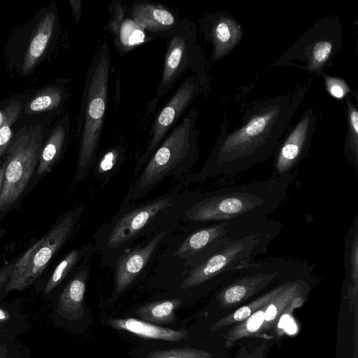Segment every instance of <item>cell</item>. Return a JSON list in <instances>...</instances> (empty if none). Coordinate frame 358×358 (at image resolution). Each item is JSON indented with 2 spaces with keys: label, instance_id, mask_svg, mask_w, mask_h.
I'll return each instance as SVG.
<instances>
[{
  "label": "cell",
  "instance_id": "36",
  "mask_svg": "<svg viewBox=\"0 0 358 358\" xmlns=\"http://www.w3.org/2000/svg\"><path fill=\"white\" fill-rule=\"evenodd\" d=\"M5 230L3 229H0V239L1 238V237L4 235L5 234Z\"/></svg>",
  "mask_w": 358,
  "mask_h": 358
},
{
  "label": "cell",
  "instance_id": "8",
  "mask_svg": "<svg viewBox=\"0 0 358 358\" xmlns=\"http://www.w3.org/2000/svg\"><path fill=\"white\" fill-rule=\"evenodd\" d=\"M162 37L168 38L169 41L157 95H166L182 75L190 71L198 78L203 94L206 97L210 90V65L198 43L196 23L187 18L180 19Z\"/></svg>",
  "mask_w": 358,
  "mask_h": 358
},
{
  "label": "cell",
  "instance_id": "30",
  "mask_svg": "<svg viewBox=\"0 0 358 358\" xmlns=\"http://www.w3.org/2000/svg\"><path fill=\"white\" fill-rule=\"evenodd\" d=\"M211 352L192 348H180L157 350L148 355V358H213Z\"/></svg>",
  "mask_w": 358,
  "mask_h": 358
},
{
  "label": "cell",
  "instance_id": "11",
  "mask_svg": "<svg viewBox=\"0 0 358 358\" xmlns=\"http://www.w3.org/2000/svg\"><path fill=\"white\" fill-rule=\"evenodd\" d=\"M43 143L39 124L24 126L14 133L3 157L6 167L0 192V217L16 205L36 173Z\"/></svg>",
  "mask_w": 358,
  "mask_h": 358
},
{
  "label": "cell",
  "instance_id": "14",
  "mask_svg": "<svg viewBox=\"0 0 358 358\" xmlns=\"http://www.w3.org/2000/svg\"><path fill=\"white\" fill-rule=\"evenodd\" d=\"M198 23L205 42L212 44L209 60L212 63L226 57L242 40L241 24L226 11L206 15Z\"/></svg>",
  "mask_w": 358,
  "mask_h": 358
},
{
  "label": "cell",
  "instance_id": "17",
  "mask_svg": "<svg viewBox=\"0 0 358 358\" xmlns=\"http://www.w3.org/2000/svg\"><path fill=\"white\" fill-rule=\"evenodd\" d=\"M130 18L145 32L155 38L173 28L180 21L164 6L148 1H134L129 8Z\"/></svg>",
  "mask_w": 358,
  "mask_h": 358
},
{
  "label": "cell",
  "instance_id": "27",
  "mask_svg": "<svg viewBox=\"0 0 358 358\" xmlns=\"http://www.w3.org/2000/svg\"><path fill=\"white\" fill-rule=\"evenodd\" d=\"M115 44L121 55L137 45L154 38L147 36L145 31L139 27L131 18L122 21L111 31Z\"/></svg>",
  "mask_w": 358,
  "mask_h": 358
},
{
  "label": "cell",
  "instance_id": "25",
  "mask_svg": "<svg viewBox=\"0 0 358 358\" xmlns=\"http://www.w3.org/2000/svg\"><path fill=\"white\" fill-rule=\"evenodd\" d=\"M28 321L17 306L0 301V341H16L28 328Z\"/></svg>",
  "mask_w": 358,
  "mask_h": 358
},
{
  "label": "cell",
  "instance_id": "23",
  "mask_svg": "<svg viewBox=\"0 0 358 358\" xmlns=\"http://www.w3.org/2000/svg\"><path fill=\"white\" fill-rule=\"evenodd\" d=\"M27 96L17 94L3 106L0 119V161L4 157L13 139V125L21 115Z\"/></svg>",
  "mask_w": 358,
  "mask_h": 358
},
{
  "label": "cell",
  "instance_id": "2",
  "mask_svg": "<svg viewBox=\"0 0 358 358\" xmlns=\"http://www.w3.org/2000/svg\"><path fill=\"white\" fill-rule=\"evenodd\" d=\"M294 175L271 177L248 184L195 193L185 208V221L194 225L240 217H267L285 201Z\"/></svg>",
  "mask_w": 358,
  "mask_h": 358
},
{
  "label": "cell",
  "instance_id": "9",
  "mask_svg": "<svg viewBox=\"0 0 358 358\" xmlns=\"http://www.w3.org/2000/svg\"><path fill=\"white\" fill-rule=\"evenodd\" d=\"M310 268L306 262L289 259L256 261L228 280L215 299L221 308H232L273 285L310 274Z\"/></svg>",
  "mask_w": 358,
  "mask_h": 358
},
{
  "label": "cell",
  "instance_id": "15",
  "mask_svg": "<svg viewBox=\"0 0 358 358\" xmlns=\"http://www.w3.org/2000/svg\"><path fill=\"white\" fill-rule=\"evenodd\" d=\"M169 229H159L145 243L122 254L115 262L114 287L112 299L120 296L134 282L147 266Z\"/></svg>",
  "mask_w": 358,
  "mask_h": 358
},
{
  "label": "cell",
  "instance_id": "21",
  "mask_svg": "<svg viewBox=\"0 0 358 358\" xmlns=\"http://www.w3.org/2000/svg\"><path fill=\"white\" fill-rule=\"evenodd\" d=\"M295 279L287 280L278 283L252 301L241 306L235 311L218 320L211 327H210L209 329L212 331H215L229 325L234 324H236L245 320L257 310L277 297Z\"/></svg>",
  "mask_w": 358,
  "mask_h": 358
},
{
  "label": "cell",
  "instance_id": "26",
  "mask_svg": "<svg viewBox=\"0 0 358 358\" xmlns=\"http://www.w3.org/2000/svg\"><path fill=\"white\" fill-rule=\"evenodd\" d=\"M345 280L358 287V215L354 217L349 227L344 241Z\"/></svg>",
  "mask_w": 358,
  "mask_h": 358
},
{
  "label": "cell",
  "instance_id": "24",
  "mask_svg": "<svg viewBox=\"0 0 358 358\" xmlns=\"http://www.w3.org/2000/svg\"><path fill=\"white\" fill-rule=\"evenodd\" d=\"M182 303L180 299L152 301L140 307L136 315L140 320L159 326L171 324L176 321V310Z\"/></svg>",
  "mask_w": 358,
  "mask_h": 358
},
{
  "label": "cell",
  "instance_id": "31",
  "mask_svg": "<svg viewBox=\"0 0 358 358\" xmlns=\"http://www.w3.org/2000/svg\"><path fill=\"white\" fill-rule=\"evenodd\" d=\"M324 78L326 90L332 97L341 100L353 92L348 83L341 78L331 76L325 73L322 75Z\"/></svg>",
  "mask_w": 358,
  "mask_h": 358
},
{
  "label": "cell",
  "instance_id": "22",
  "mask_svg": "<svg viewBox=\"0 0 358 358\" xmlns=\"http://www.w3.org/2000/svg\"><path fill=\"white\" fill-rule=\"evenodd\" d=\"M94 251V247L88 244L69 252L55 267L46 282L44 293L48 294L52 292L71 271L87 262Z\"/></svg>",
  "mask_w": 358,
  "mask_h": 358
},
{
  "label": "cell",
  "instance_id": "13",
  "mask_svg": "<svg viewBox=\"0 0 358 358\" xmlns=\"http://www.w3.org/2000/svg\"><path fill=\"white\" fill-rule=\"evenodd\" d=\"M317 117L312 108L304 110L301 118L278 145L273 164L272 177L293 174L292 171L309 154L315 130Z\"/></svg>",
  "mask_w": 358,
  "mask_h": 358
},
{
  "label": "cell",
  "instance_id": "12",
  "mask_svg": "<svg viewBox=\"0 0 358 358\" xmlns=\"http://www.w3.org/2000/svg\"><path fill=\"white\" fill-rule=\"evenodd\" d=\"M200 94H203L201 83L194 74L190 73L155 117L150 133V140L136 159L134 176L140 172L162 141L176 125L179 118Z\"/></svg>",
  "mask_w": 358,
  "mask_h": 358
},
{
  "label": "cell",
  "instance_id": "4",
  "mask_svg": "<svg viewBox=\"0 0 358 358\" xmlns=\"http://www.w3.org/2000/svg\"><path fill=\"white\" fill-rule=\"evenodd\" d=\"M110 71V48L104 37L94 52L87 71L78 117L76 136L80 143L76 180L86 178L96 159L108 103Z\"/></svg>",
  "mask_w": 358,
  "mask_h": 358
},
{
  "label": "cell",
  "instance_id": "33",
  "mask_svg": "<svg viewBox=\"0 0 358 358\" xmlns=\"http://www.w3.org/2000/svg\"><path fill=\"white\" fill-rule=\"evenodd\" d=\"M69 3L76 24H79L81 20L82 1L69 0Z\"/></svg>",
  "mask_w": 358,
  "mask_h": 358
},
{
  "label": "cell",
  "instance_id": "7",
  "mask_svg": "<svg viewBox=\"0 0 358 358\" xmlns=\"http://www.w3.org/2000/svg\"><path fill=\"white\" fill-rule=\"evenodd\" d=\"M85 210L76 206L62 215L50 230L16 260L0 268V292L22 290L31 285L74 233Z\"/></svg>",
  "mask_w": 358,
  "mask_h": 358
},
{
  "label": "cell",
  "instance_id": "10",
  "mask_svg": "<svg viewBox=\"0 0 358 358\" xmlns=\"http://www.w3.org/2000/svg\"><path fill=\"white\" fill-rule=\"evenodd\" d=\"M343 47L339 17L329 15L317 21L277 59L275 67L287 65L321 76Z\"/></svg>",
  "mask_w": 358,
  "mask_h": 358
},
{
  "label": "cell",
  "instance_id": "20",
  "mask_svg": "<svg viewBox=\"0 0 358 358\" xmlns=\"http://www.w3.org/2000/svg\"><path fill=\"white\" fill-rule=\"evenodd\" d=\"M67 91L61 83H54L39 89L25 101L21 115L36 116L55 112L63 106Z\"/></svg>",
  "mask_w": 358,
  "mask_h": 358
},
{
  "label": "cell",
  "instance_id": "19",
  "mask_svg": "<svg viewBox=\"0 0 358 358\" xmlns=\"http://www.w3.org/2000/svg\"><path fill=\"white\" fill-rule=\"evenodd\" d=\"M107 323L115 329L128 331L144 338L179 342L188 335L185 329L173 330L133 317L108 319Z\"/></svg>",
  "mask_w": 358,
  "mask_h": 358
},
{
  "label": "cell",
  "instance_id": "1",
  "mask_svg": "<svg viewBox=\"0 0 358 358\" xmlns=\"http://www.w3.org/2000/svg\"><path fill=\"white\" fill-rule=\"evenodd\" d=\"M306 92L307 87H300L292 94L255 102L244 113L241 124L229 132L224 119L202 168L183 183L236 176L267 160L278 147Z\"/></svg>",
  "mask_w": 358,
  "mask_h": 358
},
{
  "label": "cell",
  "instance_id": "34",
  "mask_svg": "<svg viewBox=\"0 0 358 358\" xmlns=\"http://www.w3.org/2000/svg\"><path fill=\"white\" fill-rule=\"evenodd\" d=\"M266 348L267 341H264L251 354L247 353L244 358H264Z\"/></svg>",
  "mask_w": 358,
  "mask_h": 358
},
{
  "label": "cell",
  "instance_id": "29",
  "mask_svg": "<svg viewBox=\"0 0 358 358\" xmlns=\"http://www.w3.org/2000/svg\"><path fill=\"white\" fill-rule=\"evenodd\" d=\"M125 148L121 145H115L109 148L101 157L96 159L93 169L96 176L102 182H106L120 166Z\"/></svg>",
  "mask_w": 358,
  "mask_h": 358
},
{
  "label": "cell",
  "instance_id": "32",
  "mask_svg": "<svg viewBox=\"0 0 358 358\" xmlns=\"http://www.w3.org/2000/svg\"><path fill=\"white\" fill-rule=\"evenodd\" d=\"M0 358H29V352L17 341H0Z\"/></svg>",
  "mask_w": 358,
  "mask_h": 358
},
{
  "label": "cell",
  "instance_id": "35",
  "mask_svg": "<svg viewBox=\"0 0 358 358\" xmlns=\"http://www.w3.org/2000/svg\"><path fill=\"white\" fill-rule=\"evenodd\" d=\"M5 167H6V164H5L4 161L3 160L1 162V163L0 164V192L1 190L3 178H4Z\"/></svg>",
  "mask_w": 358,
  "mask_h": 358
},
{
  "label": "cell",
  "instance_id": "28",
  "mask_svg": "<svg viewBox=\"0 0 358 358\" xmlns=\"http://www.w3.org/2000/svg\"><path fill=\"white\" fill-rule=\"evenodd\" d=\"M345 114L348 129L343 153L358 172V110L357 105L352 101L349 95L346 96Z\"/></svg>",
  "mask_w": 358,
  "mask_h": 358
},
{
  "label": "cell",
  "instance_id": "6",
  "mask_svg": "<svg viewBox=\"0 0 358 358\" xmlns=\"http://www.w3.org/2000/svg\"><path fill=\"white\" fill-rule=\"evenodd\" d=\"M178 196V190L174 189L138 205L121 207L94 235V250L101 252L103 261L115 264L136 238L176 205Z\"/></svg>",
  "mask_w": 358,
  "mask_h": 358
},
{
  "label": "cell",
  "instance_id": "5",
  "mask_svg": "<svg viewBox=\"0 0 358 358\" xmlns=\"http://www.w3.org/2000/svg\"><path fill=\"white\" fill-rule=\"evenodd\" d=\"M59 31L58 7L52 1L11 33L4 48L7 66L23 77L33 74L50 54Z\"/></svg>",
  "mask_w": 358,
  "mask_h": 358
},
{
  "label": "cell",
  "instance_id": "3",
  "mask_svg": "<svg viewBox=\"0 0 358 358\" xmlns=\"http://www.w3.org/2000/svg\"><path fill=\"white\" fill-rule=\"evenodd\" d=\"M199 111L191 108L169 133L132 180L121 207L145 196L167 178L189 174L199 157Z\"/></svg>",
  "mask_w": 358,
  "mask_h": 358
},
{
  "label": "cell",
  "instance_id": "18",
  "mask_svg": "<svg viewBox=\"0 0 358 358\" xmlns=\"http://www.w3.org/2000/svg\"><path fill=\"white\" fill-rule=\"evenodd\" d=\"M70 131V117L66 113L54 124L48 137L43 141L36 176H42L52 170L68 144Z\"/></svg>",
  "mask_w": 358,
  "mask_h": 358
},
{
  "label": "cell",
  "instance_id": "16",
  "mask_svg": "<svg viewBox=\"0 0 358 358\" xmlns=\"http://www.w3.org/2000/svg\"><path fill=\"white\" fill-rule=\"evenodd\" d=\"M90 271V264L83 263L64 287L56 306L58 316L70 321L84 318V297Z\"/></svg>",
  "mask_w": 358,
  "mask_h": 358
}]
</instances>
